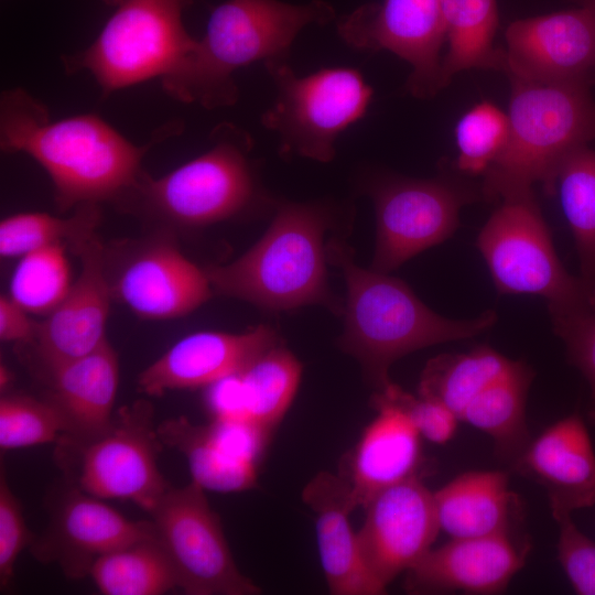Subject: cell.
<instances>
[{
  "instance_id": "13",
  "label": "cell",
  "mask_w": 595,
  "mask_h": 595,
  "mask_svg": "<svg viewBox=\"0 0 595 595\" xmlns=\"http://www.w3.org/2000/svg\"><path fill=\"white\" fill-rule=\"evenodd\" d=\"M340 37L364 51H389L408 62V90L431 98L444 86L441 50L445 43L442 0H383L359 6L337 23Z\"/></svg>"
},
{
  "instance_id": "20",
  "label": "cell",
  "mask_w": 595,
  "mask_h": 595,
  "mask_svg": "<svg viewBox=\"0 0 595 595\" xmlns=\"http://www.w3.org/2000/svg\"><path fill=\"white\" fill-rule=\"evenodd\" d=\"M275 345L278 336L267 325L240 334L196 332L176 342L148 366L138 377V390L162 397L172 390L207 387L242 370Z\"/></svg>"
},
{
  "instance_id": "43",
  "label": "cell",
  "mask_w": 595,
  "mask_h": 595,
  "mask_svg": "<svg viewBox=\"0 0 595 595\" xmlns=\"http://www.w3.org/2000/svg\"><path fill=\"white\" fill-rule=\"evenodd\" d=\"M9 380H10V377L8 376V369L1 366V371H0L1 387L3 388L4 386H7Z\"/></svg>"
},
{
  "instance_id": "41",
  "label": "cell",
  "mask_w": 595,
  "mask_h": 595,
  "mask_svg": "<svg viewBox=\"0 0 595 595\" xmlns=\"http://www.w3.org/2000/svg\"><path fill=\"white\" fill-rule=\"evenodd\" d=\"M10 295L0 296V339L6 343H33L39 323Z\"/></svg>"
},
{
  "instance_id": "40",
  "label": "cell",
  "mask_w": 595,
  "mask_h": 595,
  "mask_svg": "<svg viewBox=\"0 0 595 595\" xmlns=\"http://www.w3.org/2000/svg\"><path fill=\"white\" fill-rule=\"evenodd\" d=\"M34 534L29 530L22 506L9 486L6 470L0 474V589L12 583L14 566L23 549L29 548Z\"/></svg>"
},
{
  "instance_id": "6",
  "label": "cell",
  "mask_w": 595,
  "mask_h": 595,
  "mask_svg": "<svg viewBox=\"0 0 595 595\" xmlns=\"http://www.w3.org/2000/svg\"><path fill=\"white\" fill-rule=\"evenodd\" d=\"M209 140L207 151L161 177L142 172L117 202L173 225L203 227L264 201L249 159L251 137L224 122Z\"/></svg>"
},
{
  "instance_id": "42",
  "label": "cell",
  "mask_w": 595,
  "mask_h": 595,
  "mask_svg": "<svg viewBox=\"0 0 595 595\" xmlns=\"http://www.w3.org/2000/svg\"><path fill=\"white\" fill-rule=\"evenodd\" d=\"M580 7H585L588 9L595 18V0H573Z\"/></svg>"
},
{
  "instance_id": "38",
  "label": "cell",
  "mask_w": 595,
  "mask_h": 595,
  "mask_svg": "<svg viewBox=\"0 0 595 595\" xmlns=\"http://www.w3.org/2000/svg\"><path fill=\"white\" fill-rule=\"evenodd\" d=\"M376 392L403 410L421 437L435 444H445L454 437L461 421L442 402L421 394L415 397L392 382Z\"/></svg>"
},
{
  "instance_id": "19",
  "label": "cell",
  "mask_w": 595,
  "mask_h": 595,
  "mask_svg": "<svg viewBox=\"0 0 595 595\" xmlns=\"http://www.w3.org/2000/svg\"><path fill=\"white\" fill-rule=\"evenodd\" d=\"M80 272L63 301L39 323L34 339L44 374L98 348L106 338L111 286L96 235L73 250Z\"/></svg>"
},
{
  "instance_id": "33",
  "label": "cell",
  "mask_w": 595,
  "mask_h": 595,
  "mask_svg": "<svg viewBox=\"0 0 595 595\" xmlns=\"http://www.w3.org/2000/svg\"><path fill=\"white\" fill-rule=\"evenodd\" d=\"M99 218L100 210L95 203L79 205L68 218L40 212L11 215L0 223V256L21 258L55 244L68 245L74 250L95 236Z\"/></svg>"
},
{
  "instance_id": "31",
  "label": "cell",
  "mask_w": 595,
  "mask_h": 595,
  "mask_svg": "<svg viewBox=\"0 0 595 595\" xmlns=\"http://www.w3.org/2000/svg\"><path fill=\"white\" fill-rule=\"evenodd\" d=\"M88 576L105 595H162L180 588L174 565L156 534L101 555Z\"/></svg>"
},
{
  "instance_id": "17",
  "label": "cell",
  "mask_w": 595,
  "mask_h": 595,
  "mask_svg": "<svg viewBox=\"0 0 595 595\" xmlns=\"http://www.w3.org/2000/svg\"><path fill=\"white\" fill-rule=\"evenodd\" d=\"M158 434L185 456L192 480L204 489L238 493L257 484L272 432L247 420L194 424L180 416L158 424Z\"/></svg>"
},
{
  "instance_id": "27",
  "label": "cell",
  "mask_w": 595,
  "mask_h": 595,
  "mask_svg": "<svg viewBox=\"0 0 595 595\" xmlns=\"http://www.w3.org/2000/svg\"><path fill=\"white\" fill-rule=\"evenodd\" d=\"M533 374L522 361L476 396L459 421L485 433L498 458L510 466L528 446L526 403Z\"/></svg>"
},
{
  "instance_id": "25",
  "label": "cell",
  "mask_w": 595,
  "mask_h": 595,
  "mask_svg": "<svg viewBox=\"0 0 595 595\" xmlns=\"http://www.w3.org/2000/svg\"><path fill=\"white\" fill-rule=\"evenodd\" d=\"M46 376L50 390L44 398L62 415L65 432L61 437L84 441L107 429L119 386L118 356L108 340Z\"/></svg>"
},
{
  "instance_id": "30",
  "label": "cell",
  "mask_w": 595,
  "mask_h": 595,
  "mask_svg": "<svg viewBox=\"0 0 595 595\" xmlns=\"http://www.w3.org/2000/svg\"><path fill=\"white\" fill-rule=\"evenodd\" d=\"M555 187L574 237L578 278L595 309V150L584 145L570 153L556 172Z\"/></svg>"
},
{
  "instance_id": "26",
  "label": "cell",
  "mask_w": 595,
  "mask_h": 595,
  "mask_svg": "<svg viewBox=\"0 0 595 595\" xmlns=\"http://www.w3.org/2000/svg\"><path fill=\"white\" fill-rule=\"evenodd\" d=\"M433 497L440 530L451 539L515 532L519 501L505 472H465Z\"/></svg>"
},
{
  "instance_id": "11",
  "label": "cell",
  "mask_w": 595,
  "mask_h": 595,
  "mask_svg": "<svg viewBox=\"0 0 595 595\" xmlns=\"http://www.w3.org/2000/svg\"><path fill=\"white\" fill-rule=\"evenodd\" d=\"M377 240L371 263L388 273L451 237L461 208L483 197L482 187L441 175L429 180L387 177L370 187Z\"/></svg>"
},
{
  "instance_id": "44",
  "label": "cell",
  "mask_w": 595,
  "mask_h": 595,
  "mask_svg": "<svg viewBox=\"0 0 595 595\" xmlns=\"http://www.w3.org/2000/svg\"><path fill=\"white\" fill-rule=\"evenodd\" d=\"M105 4L117 7L119 6L123 0H102Z\"/></svg>"
},
{
  "instance_id": "16",
  "label": "cell",
  "mask_w": 595,
  "mask_h": 595,
  "mask_svg": "<svg viewBox=\"0 0 595 595\" xmlns=\"http://www.w3.org/2000/svg\"><path fill=\"white\" fill-rule=\"evenodd\" d=\"M363 508L365 520L358 531L363 555L387 588L432 548L441 531L433 493L414 476L379 491Z\"/></svg>"
},
{
  "instance_id": "5",
  "label": "cell",
  "mask_w": 595,
  "mask_h": 595,
  "mask_svg": "<svg viewBox=\"0 0 595 595\" xmlns=\"http://www.w3.org/2000/svg\"><path fill=\"white\" fill-rule=\"evenodd\" d=\"M275 208L271 225L247 252L205 269L213 290L267 310L321 304L336 311L323 244L328 208L293 202H279Z\"/></svg>"
},
{
  "instance_id": "2",
  "label": "cell",
  "mask_w": 595,
  "mask_h": 595,
  "mask_svg": "<svg viewBox=\"0 0 595 595\" xmlns=\"http://www.w3.org/2000/svg\"><path fill=\"white\" fill-rule=\"evenodd\" d=\"M325 251L327 261L342 270L347 286L339 347L357 359L376 391L391 382L389 369L401 357L474 337L497 321L491 310L470 320L441 316L422 303L405 282L357 266L353 250L344 241L329 240Z\"/></svg>"
},
{
  "instance_id": "34",
  "label": "cell",
  "mask_w": 595,
  "mask_h": 595,
  "mask_svg": "<svg viewBox=\"0 0 595 595\" xmlns=\"http://www.w3.org/2000/svg\"><path fill=\"white\" fill-rule=\"evenodd\" d=\"M71 273L64 244L21 257L10 281V296L33 314L48 315L69 291Z\"/></svg>"
},
{
  "instance_id": "23",
  "label": "cell",
  "mask_w": 595,
  "mask_h": 595,
  "mask_svg": "<svg viewBox=\"0 0 595 595\" xmlns=\"http://www.w3.org/2000/svg\"><path fill=\"white\" fill-rule=\"evenodd\" d=\"M377 414L366 426L339 474L357 508L379 491L419 475L421 435L398 405L375 393Z\"/></svg>"
},
{
  "instance_id": "14",
  "label": "cell",
  "mask_w": 595,
  "mask_h": 595,
  "mask_svg": "<svg viewBox=\"0 0 595 595\" xmlns=\"http://www.w3.org/2000/svg\"><path fill=\"white\" fill-rule=\"evenodd\" d=\"M154 536L152 520L126 518L68 484L53 506L47 529L34 534L29 549L39 562L56 564L68 578L80 580L101 555Z\"/></svg>"
},
{
  "instance_id": "3",
  "label": "cell",
  "mask_w": 595,
  "mask_h": 595,
  "mask_svg": "<svg viewBox=\"0 0 595 595\" xmlns=\"http://www.w3.org/2000/svg\"><path fill=\"white\" fill-rule=\"evenodd\" d=\"M336 17L323 0L292 4L279 0H227L210 13L203 37L183 62L161 80L176 100L207 109L234 105V73L258 61L286 60L290 47L310 24Z\"/></svg>"
},
{
  "instance_id": "12",
  "label": "cell",
  "mask_w": 595,
  "mask_h": 595,
  "mask_svg": "<svg viewBox=\"0 0 595 595\" xmlns=\"http://www.w3.org/2000/svg\"><path fill=\"white\" fill-rule=\"evenodd\" d=\"M155 534L167 552L187 595H256L261 593L238 569L220 519L205 489L194 480L164 494L150 513Z\"/></svg>"
},
{
  "instance_id": "39",
  "label": "cell",
  "mask_w": 595,
  "mask_h": 595,
  "mask_svg": "<svg viewBox=\"0 0 595 595\" xmlns=\"http://www.w3.org/2000/svg\"><path fill=\"white\" fill-rule=\"evenodd\" d=\"M559 526L558 560L578 595H595V542L582 532L572 513L553 516Z\"/></svg>"
},
{
  "instance_id": "32",
  "label": "cell",
  "mask_w": 595,
  "mask_h": 595,
  "mask_svg": "<svg viewBox=\"0 0 595 595\" xmlns=\"http://www.w3.org/2000/svg\"><path fill=\"white\" fill-rule=\"evenodd\" d=\"M302 375L296 357L279 344L239 371L245 419L273 432L289 410Z\"/></svg>"
},
{
  "instance_id": "9",
  "label": "cell",
  "mask_w": 595,
  "mask_h": 595,
  "mask_svg": "<svg viewBox=\"0 0 595 595\" xmlns=\"http://www.w3.org/2000/svg\"><path fill=\"white\" fill-rule=\"evenodd\" d=\"M264 66L277 96L261 123L279 136L280 153L332 161L339 133L365 116L371 87L353 68H324L301 77L286 60L267 61Z\"/></svg>"
},
{
  "instance_id": "10",
  "label": "cell",
  "mask_w": 595,
  "mask_h": 595,
  "mask_svg": "<svg viewBox=\"0 0 595 595\" xmlns=\"http://www.w3.org/2000/svg\"><path fill=\"white\" fill-rule=\"evenodd\" d=\"M476 246L500 294L539 295L550 312L591 306L580 278L556 255L533 191L501 198Z\"/></svg>"
},
{
  "instance_id": "21",
  "label": "cell",
  "mask_w": 595,
  "mask_h": 595,
  "mask_svg": "<svg viewBox=\"0 0 595 595\" xmlns=\"http://www.w3.org/2000/svg\"><path fill=\"white\" fill-rule=\"evenodd\" d=\"M511 468L545 489L552 516L595 505V450L577 413L530 441Z\"/></svg>"
},
{
  "instance_id": "28",
  "label": "cell",
  "mask_w": 595,
  "mask_h": 595,
  "mask_svg": "<svg viewBox=\"0 0 595 595\" xmlns=\"http://www.w3.org/2000/svg\"><path fill=\"white\" fill-rule=\"evenodd\" d=\"M447 52L442 79L470 68L505 69L504 50L494 45L498 26L496 0H442Z\"/></svg>"
},
{
  "instance_id": "15",
  "label": "cell",
  "mask_w": 595,
  "mask_h": 595,
  "mask_svg": "<svg viewBox=\"0 0 595 595\" xmlns=\"http://www.w3.org/2000/svg\"><path fill=\"white\" fill-rule=\"evenodd\" d=\"M505 39L508 76L595 84V18L585 7L516 20Z\"/></svg>"
},
{
  "instance_id": "37",
  "label": "cell",
  "mask_w": 595,
  "mask_h": 595,
  "mask_svg": "<svg viewBox=\"0 0 595 595\" xmlns=\"http://www.w3.org/2000/svg\"><path fill=\"white\" fill-rule=\"evenodd\" d=\"M555 334L564 342L569 361L589 386L588 418L595 424V309L550 312Z\"/></svg>"
},
{
  "instance_id": "4",
  "label": "cell",
  "mask_w": 595,
  "mask_h": 595,
  "mask_svg": "<svg viewBox=\"0 0 595 595\" xmlns=\"http://www.w3.org/2000/svg\"><path fill=\"white\" fill-rule=\"evenodd\" d=\"M508 77V138L484 174L482 192L488 199L532 191L536 183L552 193L565 158L595 141L589 86Z\"/></svg>"
},
{
  "instance_id": "8",
  "label": "cell",
  "mask_w": 595,
  "mask_h": 595,
  "mask_svg": "<svg viewBox=\"0 0 595 595\" xmlns=\"http://www.w3.org/2000/svg\"><path fill=\"white\" fill-rule=\"evenodd\" d=\"M55 445L67 483L94 497L130 500L150 515L171 487L159 469L162 442L148 400L121 407L94 437Z\"/></svg>"
},
{
  "instance_id": "24",
  "label": "cell",
  "mask_w": 595,
  "mask_h": 595,
  "mask_svg": "<svg viewBox=\"0 0 595 595\" xmlns=\"http://www.w3.org/2000/svg\"><path fill=\"white\" fill-rule=\"evenodd\" d=\"M315 515L322 570L333 595H380L382 586L368 569L349 516L356 509L340 475L317 474L302 493Z\"/></svg>"
},
{
  "instance_id": "36",
  "label": "cell",
  "mask_w": 595,
  "mask_h": 595,
  "mask_svg": "<svg viewBox=\"0 0 595 595\" xmlns=\"http://www.w3.org/2000/svg\"><path fill=\"white\" fill-rule=\"evenodd\" d=\"M65 432L57 409L46 398L6 394L0 399V448L55 443Z\"/></svg>"
},
{
  "instance_id": "18",
  "label": "cell",
  "mask_w": 595,
  "mask_h": 595,
  "mask_svg": "<svg viewBox=\"0 0 595 595\" xmlns=\"http://www.w3.org/2000/svg\"><path fill=\"white\" fill-rule=\"evenodd\" d=\"M529 548L515 532L451 539L405 572L404 589L418 595L501 593L523 567Z\"/></svg>"
},
{
  "instance_id": "29",
  "label": "cell",
  "mask_w": 595,
  "mask_h": 595,
  "mask_svg": "<svg viewBox=\"0 0 595 595\" xmlns=\"http://www.w3.org/2000/svg\"><path fill=\"white\" fill-rule=\"evenodd\" d=\"M517 361L488 346L463 354H442L426 363L418 392L442 402L459 419L468 403L508 374Z\"/></svg>"
},
{
  "instance_id": "7",
  "label": "cell",
  "mask_w": 595,
  "mask_h": 595,
  "mask_svg": "<svg viewBox=\"0 0 595 595\" xmlns=\"http://www.w3.org/2000/svg\"><path fill=\"white\" fill-rule=\"evenodd\" d=\"M193 0H123L86 48L62 57L89 73L104 96L173 72L196 45L183 15Z\"/></svg>"
},
{
  "instance_id": "1",
  "label": "cell",
  "mask_w": 595,
  "mask_h": 595,
  "mask_svg": "<svg viewBox=\"0 0 595 595\" xmlns=\"http://www.w3.org/2000/svg\"><path fill=\"white\" fill-rule=\"evenodd\" d=\"M180 131V122H170L139 145L95 113L53 120L47 107L22 87L0 97L1 151L35 160L50 176L62 212L117 202L142 174L147 152Z\"/></svg>"
},
{
  "instance_id": "35",
  "label": "cell",
  "mask_w": 595,
  "mask_h": 595,
  "mask_svg": "<svg viewBox=\"0 0 595 595\" xmlns=\"http://www.w3.org/2000/svg\"><path fill=\"white\" fill-rule=\"evenodd\" d=\"M507 138V112L490 101L476 104L455 127L457 170L468 175H484L501 153Z\"/></svg>"
},
{
  "instance_id": "22",
  "label": "cell",
  "mask_w": 595,
  "mask_h": 595,
  "mask_svg": "<svg viewBox=\"0 0 595 595\" xmlns=\"http://www.w3.org/2000/svg\"><path fill=\"white\" fill-rule=\"evenodd\" d=\"M111 292L142 318L171 320L204 304L213 288L205 269L173 245L158 242L123 266Z\"/></svg>"
}]
</instances>
